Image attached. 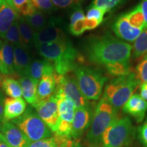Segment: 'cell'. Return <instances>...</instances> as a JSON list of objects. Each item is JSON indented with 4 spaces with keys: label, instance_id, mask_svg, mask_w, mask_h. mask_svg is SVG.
<instances>
[{
    "label": "cell",
    "instance_id": "1",
    "mask_svg": "<svg viewBox=\"0 0 147 147\" xmlns=\"http://www.w3.org/2000/svg\"><path fill=\"white\" fill-rule=\"evenodd\" d=\"M133 47L110 33L90 38L84 47L89 61L101 65L129 63Z\"/></svg>",
    "mask_w": 147,
    "mask_h": 147
},
{
    "label": "cell",
    "instance_id": "2",
    "mask_svg": "<svg viewBox=\"0 0 147 147\" xmlns=\"http://www.w3.org/2000/svg\"><path fill=\"white\" fill-rule=\"evenodd\" d=\"M40 56L54 65L55 71L64 76L74 71L82 63L78 51L68 38L61 41L35 46Z\"/></svg>",
    "mask_w": 147,
    "mask_h": 147
},
{
    "label": "cell",
    "instance_id": "3",
    "mask_svg": "<svg viewBox=\"0 0 147 147\" xmlns=\"http://www.w3.org/2000/svg\"><path fill=\"white\" fill-rule=\"evenodd\" d=\"M140 85V82L136 74L130 71L127 74L110 80L104 89V97L114 108L119 110Z\"/></svg>",
    "mask_w": 147,
    "mask_h": 147
},
{
    "label": "cell",
    "instance_id": "4",
    "mask_svg": "<svg viewBox=\"0 0 147 147\" xmlns=\"http://www.w3.org/2000/svg\"><path fill=\"white\" fill-rule=\"evenodd\" d=\"M118 112L103 96L95 108L91 127L87 135V140L90 144L96 146L100 144L106 130L119 119Z\"/></svg>",
    "mask_w": 147,
    "mask_h": 147
},
{
    "label": "cell",
    "instance_id": "5",
    "mask_svg": "<svg viewBox=\"0 0 147 147\" xmlns=\"http://www.w3.org/2000/svg\"><path fill=\"white\" fill-rule=\"evenodd\" d=\"M79 89L87 100H98L108 78L97 68L80 65L74 71Z\"/></svg>",
    "mask_w": 147,
    "mask_h": 147
},
{
    "label": "cell",
    "instance_id": "6",
    "mask_svg": "<svg viewBox=\"0 0 147 147\" xmlns=\"http://www.w3.org/2000/svg\"><path fill=\"white\" fill-rule=\"evenodd\" d=\"M146 28L140 4L130 12L119 16L112 25L117 38L128 42H134Z\"/></svg>",
    "mask_w": 147,
    "mask_h": 147
},
{
    "label": "cell",
    "instance_id": "7",
    "mask_svg": "<svg viewBox=\"0 0 147 147\" xmlns=\"http://www.w3.org/2000/svg\"><path fill=\"white\" fill-rule=\"evenodd\" d=\"M31 142L52 137L53 131L42 120L36 110L29 106L21 116L12 120Z\"/></svg>",
    "mask_w": 147,
    "mask_h": 147
},
{
    "label": "cell",
    "instance_id": "8",
    "mask_svg": "<svg viewBox=\"0 0 147 147\" xmlns=\"http://www.w3.org/2000/svg\"><path fill=\"white\" fill-rule=\"evenodd\" d=\"M134 127L128 117L117 119L103 134L102 147H125L131 139Z\"/></svg>",
    "mask_w": 147,
    "mask_h": 147
},
{
    "label": "cell",
    "instance_id": "9",
    "mask_svg": "<svg viewBox=\"0 0 147 147\" xmlns=\"http://www.w3.org/2000/svg\"><path fill=\"white\" fill-rule=\"evenodd\" d=\"M54 95L57 100L59 112V120L54 135L66 138H71V125L76 108L74 104L57 87H56Z\"/></svg>",
    "mask_w": 147,
    "mask_h": 147
},
{
    "label": "cell",
    "instance_id": "10",
    "mask_svg": "<svg viewBox=\"0 0 147 147\" xmlns=\"http://www.w3.org/2000/svg\"><path fill=\"white\" fill-rule=\"evenodd\" d=\"M57 87L63 91L64 95L72 101L75 108L89 107L88 100L82 95L77 84L76 79L74 75L68 74L61 76L57 74Z\"/></svg>",
    "mask_w": 147,
    "mask_h": 147
},
{
    "label": "cell",
    "instance_id": "11",
    "mask_svg": "<svg viewBox=\"0 0 147 147\" xmlns=\"http://www.w3.org/2000/svg\"><path fill=\"white\" fill-rule=\"evenodd\" d=\"M33 108L39 117L54 134L56 131L59 120V112L57 100L53 94L46 100L38 101Z\"/></svg>",
    "mask_w": 147,
    "mask_h": 147
},
{
    "label": "cell",
    "instance_id": "12",
    "mask_svg": "<svg viewBox=\"0 0 147 147\" xmlns=\"http://www.w3.org/2000/svg\"><path fill=\"white\" fill-rule=\"evenodd\" d=\"M59 18H50L49 24L45 28L34 34V45L61 41L67 39L65 33L59 26Z\"/></svg>",
    "mask_w": 147,
    "mask_h": 147
},
{
    "label": "cell",
    "instance_id": "13",
    "mask_svg": "<svg viewBox=\"0 0 147 147\" xmlns=\"http://www.w3.org/2000/svg\"><path fill=\"white\" fill-rule=\"evenodd\" d=\"M92 117L93 115H91L90 107L75 108L71 125V138L78 140L82 136L91 123Z\"/></svg>",
    "mask_w": 147,
    "mask_h": 147
},
{
    "label": "cell",
    "instance_id": "14",
    "mask_svg": "<svg viewBox=\"0 0 147 147\" xmlns=\"http://www.w3.org/2000/svg\"><path fill=\"white\" fill-rule=\"evenodd\" d=\"M0 131L11 147H27L31 142L23 132L10 121L3 122Z\"/></svg>",
    "mask_w": 147,
    "mask_h": 147
},
{
    "label": "cell",
    "instance_id": "15",
    "mask_svg": "<svg viewBox=\"0 0 147 147\" xmlns=\"http://www.w3.org/2000/svg\"><path fill=\"white\" fill-rule=\"evenodd\" d=\"M0 71L5 76L16 75L14 69V47L5 41L0 42Z\"/></svg>",
    "mask_w": 147,
    "mask_h": 147
},
{
    "label": "cell",
    "instance_id": "16",
    "mask_svg": "<svg viewBox=\"0 0 147 147\" xmlns=\"http://www.w3.org/2000/svg\"><path fill=\"white\" fill-rule=\"evenodd\" d=\"M124 113L132 116L138 123L142 122L147 111V102L140 95L134 93L122 108Z\"/></svg>",
    "mask_w": 147,
    "mask_h": 147
},
{
    "label": "cell",
    "instance_id": "17",
    "mask_svg": "<svg viewBox=\"0 0 147 147\" xmlns=\"http://www.w3.org/2000/svg\"><path fill=\"white\" fill-rule=\"evenodd\" d=\"M26 107V102L22 97L5 98L3 108V122L19 117L25 113Z\"/></svg>",
    "mask_w": 147,
    "mask_h": 147
},
{
    "label": "cell",
    "instance_id": "18",
    "mask_svg": "<svg viewBox=\"0 0 147 147\" xmlns=\"http://www.w3.org/2000/svg\"><path fill=\"white\" fill-rule=\"evenodd\" d=\"M19 16L5 0H0V38H3L5 34Z\"/></svg>",
    "mask_w": 147,
    "mask_h": 147
},
{
    "label": "cell",
    "instance_id": "19",
    "mask_svg": "<svg viewBox=\"0 0 147 147\" xmlns=\"http://www.w3.org/2000/svg\"><path fill=\"white\" fill-rule=\"evenodd\" d=\"M14 53V69L17 76H23L28 75L31 60L29 53L23 46H15Z\"/></svg>",
    "mask_w": 147,
    "mask_h": 147
},
{
    "label": "cell",
    "instance_id": "20",
    "mask_svg": "<svg viewBox=\"0 0 147 147\" xmlns=\"http://www.w3.org/2000/svg\"><path fill=\"white\" fill-rule=\"evenodd\" d=\"M57 73H47L42 76L38 86V101L46 100L54 94L56 89Z\"/></svg>",
    "mask_w": 147,
    "mask_h": 147
},
{
    "label": "cell",
    "instance_id": "21",
    "mask_svg": "<svg viewBox=\"0 0 147 147\" xmlns=\"http://www.w3.org/2000/svg\"><path fill=\"white\" fill-rule=\"evenodd\" d=\"M18 81L25 100L32 106L35 105L38 102V86L39 82L35 81L28 76H20Z\"/></svg>",
    "mask_w": 147,
    "mask_h": 147
},
{
    "label": "cell",
    "instance_id": "22",
    "mask_svg": "<svg viewBox=\"0 0 147 147\" xmlns=\"http://www.w3.org/2000/svg\"><path fill=\"white\" fill-rule=\"evenodd\" d=\"M55 71L54 65L47 59H34L31 62L28 76L35 81L39 82L45 74L53 73Z\"/></svg>",
    "mask_w": 147,
    "mask_h": 147
},
{
    "label": "cell",
    "instance_id": "23",
    "mask_svg": "<svg viewBox=\"0 0 147 147\" xmlns=\"http://www.w3.org/2000/svg\"><path fill=\"white\" fill-rule=\"evenodd\" d=\"M18 23L22 46L26 49H30L34 45L35 32L23 16H19Z\"/></svg>",
    "mask_w": 147,
    "mask_h": 147
},
{
    "label": "cell",
    "instance_id": "24",
    "mask_svg": "<svg viewBox=\"0 0 147 147\" xmlns=\"http://www.w3.org/2000/svg\"><path fill=\"white\" fill-rule=\"evenodd\" d=\"M0 84L3 91L10 97L19 98L23 96L19 81L12 76H3Z\"/></svg>",
    "mask_w": 147,
    "mask_h": 147
},
{
    "label": "cell",
    "instance_id": "25",
    "mask_svg": "<svg viewBox=\"0 0 147 147\" xmlns=\"http://www.w3.org/2000/svg\"><path fill=\"white\" fill-rule=\"evenodd\" d=\"M34 32H38L49 24V20L44 12L36 9L32 13L25 17Z\"/></svg>",
    "mask_w": 147,
    "mask_h": 147
},
{
    "label": "cell",
    "instance_id": "26",
    "mask_svg": "<svg viewBox=\"0 0 147 147\" xmlns=\"http://www.w3.org/2000/svg\"><path fill=\"white\" fill-rule=\"evenodd\" d=\"M8 5L20 16L26 17L36 10L31 0H5Z\"/></svg>",
    "mask_w": 147,
    "mask_h": 147
},
{
    "label": "cell",
    "instance_id": "27",
    "mask_svg": "<svg viewBox=\"0 0 147 147\" xmlns=\"http://www.w3.org/2000/svg\"><path fill=\"white\" fill-rule=\"evenodd\" d=\"M134 58H139L147 53V28L145 29L134 42Z\"/></svg>",
    "mask_w": 147,
    "mask_h": 147
},
{
    "label": "cell",
    "instance_id": "28",
    "mask_svg": "<svg viewBox=\"0 0 147 147\" xmlns=\"http://www.w3.org/2000/svg\"><path fill=\"white\" fill-rule=\"evenodd\" d=\"M3 39L4 40V41L12 45L13 47L22 45L21 37H20L19 29H18V19L14 22L12 26L10 27L8 32L5 34Z\"/></svg>",
    "mask_w": 147,
    "mask_h": 147
},
{
    "label": "cell",
    "instance_id": "29",
    "mask_svg": "<svg viewBox=\"0 0 147 147\" xmlns=\"http://www.w3.org/2000/svg\"><path fill=\"white\" fill-rule=\"evenodd\" d=\"M108 72L111 76L116 77H119L124 76L129 73V63H117L113 64H110L105 66Z\"/></svg>",
    "mask_w": 147,
    "mask_h": 147
},
{
    "label": "cell",
    "instance_id": "30",
    "mask_svg": "<svg viewBox=\"0 0 147 147\" xmlns=\"http://www.w3.org/2000/svg\"><path fill=\"white\" fill-rule=\"evenodd\" d=\"M126 0H93V6L103 9L106 12L114 10L123 4Z\"/></svg>",
    "mask_w": 147,
    "mask_h": 147
},
{
    "label": "cell",
    "instance_id": "31",
    "mask_svg": "<svg viewBox=\"0 0 147 147\" xmlns=\"http://www.w3.org/2000/svg\"><path fill=\"white\" fill-rule=\"evenodd\" d=\"M31 2L37 10L42 12H52L57 9L52 0H31Z\"/></svg>",
    "mask_w": 147,
    "mask_h": 147
},
{
    "label": "cell",
    "instance_id": "32",
    "mask_svg": "<svg viewBox=\"0 0 147 147\" xmlns=\"http://www.w3.org/2000/svg\"><path fill=\"white\" fill-rule=\"evenodd\" d=\"M106 12V11L103 9L92 5L87 11L86 18L88 20L97 22L100 25L104 20V16Z\"/></svg>",
    "mask_w": 147,
    "mask_h": 147
},
{
    "label": "cell",
    "instance_id": "33",
    "mask_svg": "<svg viewBox=\"0 0 147 147\" xmlns=\"http://www.w3.org/2000/svg\"><path fill=\"white\" fill-rule=\"evenodd\" d=\"M136 75L140 84L147 82V53L136 67Z\"/></svg>",
    "mask_w": 147,
    "mask_h": 147
},
{
    "label": "cell",
    "instance_id": "34",
    "mask_svg": "<svg viewBox=\"0 0 147 147\" xmlns=\"http://www.w3.org/2000/svg\"><path fill=\"white\" fill-rule=\"evenodd\" d=\"M27 147H59V144L55 137L52 136L31 142Z\"/></svg>",
    "mask_w": 147,
    "mask_h": 147
},
{
    "label": "cell",
    "instance_id": "35",
    "mask_svg": "<svg viewBox=\"0 0 147 147\" xmlns=\"http://www.w3.org/2000/svg\"><path fill=\"white\" fill-rule=\"evenodd\" d=\"M85 0H52L57 8H67L78 7Z\"/></svg>",
    "mask_w": 147,
    "mask_h": 147
},
{
    "label": "cell",
    "instance_id": "36",
    "mask_svg": "<svg viewBox=\"0 0 147 147\" xmlns=\"http://www.w3.org/2000/svg\"><path fill=\"white\" fill-rule=\"evenodd\" d=\"M85 18L84 19L79 20V21L76 22L75 23H74L73 25H69V31H70L71 34L76 36H80L85 31H87Z\"/></svg>",
    "mask_w": 147,
    "mask_h": 147
},
{
    "label": "cell",
    "instance_id": "37",
    "mask_svg": "<svg viewBox=\"0 0 147 147\" xmlns=\"http://www.w3.org/2000/svg\"><path fill=\"white\" fill-rule=\"evenodd\" d=\"M86 18L85 14L84 13V11L80 8H77L76 10L74 11V12L71 14L70 17V23L69 25H73L79 20L84 19Z\"/></svg>",
    "mask_w": 147,
    "mask_h": 147
},
{
    "label": "cell",
    "instance_id": "38",
    "mask_svg": "<svg viewBox=\"0 0 147 147\" xmlns=\"http://www.w3.org/2000/svg\"><path fill=\"white\" fill-rule=\"evenodd\" d=\"M138 133L141 142L145 146L147 147V119L139 128Z\"/></svg>",
    "mask_w": 147,
    "mask_h": 147
},
{
    "label": "cell",
    "instance_id": "39",
    "mask_svg": "<svg viewBox=\"0 0 147 147\" xmlns=\"http://www.w3.org/2000/svg\"><path fill=\"white\" fill-rule=\"evenodd\" d=\"M4 96L0 90V126L3 122V108H4Z\"/></svg>",
    "mask_w": 147,
    "mask_h": 147
},
{
    "label": "cell",
    "instance_id": "40",
    "mask_svg": "<svg viewBox=\"0 0 147 147\" xmlns=\"http://www.w3.org/2000/svg\"><path fill=\"white\" fill-rule=\"evenodd\" d=\"M140 5L141 10H142L145 23L147 26V0H142V2L140 3Z\"/></svg>",
    "mask_w": 147,
    "mask_h": 147
},
{
    "label": "cell",
    "instance_id": "41",
    "mask_svg": "<svg viewBox=\"0 0 147 147\" xmlns=\"http://www.w3.org/2000/svg\"><path fill=\"white\" fill-rule=\"evenodd\" d=\"M140 96L147 102V82H144L140 85Z\"/></svg>",
    "mask_w": 147,
    "mask_h": 147
},
{
    "label": "cell",
    "instance_id": "42",
    "mask_svg": "<svg viewBox=\"0 0 147 147\" xmlns=\"http://www.w3.org/2000/svg\"><path fill=\"white\" fill-rule=\"evenodd\" d=\"M0 147H11L1 132H0Z\"/></svg>",
    "mask_w": 147,
    "mask_h": 147
},
{
    "label": "cell",
    "instance_id": "43",
    "mask_svg": "<svg viewBox=\"0 0 147 147\" xmlns=\"http://www.w3.org/2000/svg\"><path fill=\"white\" fill-rule=\"evenodd\" d=\"M72 147H81V146L79 144V143H74Z\"/></svg>",
    "mask_w": 147,
    "mask_h": 147
},
{
    "label": "cell",
    "instance_id": "44",
    "mask_svg": "<svg viewBox=\"0 0 147 147\" xmlns=\"http://www.w3.org/2000/svg\"><path fill=\"white\" fill-rule=\"evenodd\" d=\"M3 76H2V74L1 73V71H0V83H1V79H2Z\"/></svg>",
    "mask_w": 147,
    "mask_h": 147
},
{
    "label": "cell",
    "instance_id": "45",
    "mask_svg": "<svg viewBox=\"0 0 147 147\" xmlns=\"http://www.w3.org/2000/svg\"><path fill=\"white\" fill-rule=\"evenodd\" d=\"M72 145H73V144H72ZM71 147H72V146H71Z\"/></svg>",
    "mask_w": 147,
    "mask_h": 147
},
{
    "label": "cell",
    "instance_id": "46",
    "mask_svg": "<svg viewBox=\"0 0 147 147\" xmlns=\"http://www.w3.org/2000/svg\"><path fill=\"white\" fill-rule=\"evenodd\" d=\"M0 42H1V41H0Z\"/></svg>",
    "mask_w": 147,
    "mask_h": 147
}]
</instances>
